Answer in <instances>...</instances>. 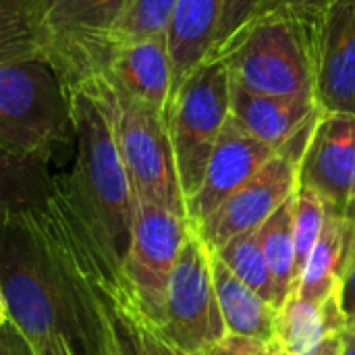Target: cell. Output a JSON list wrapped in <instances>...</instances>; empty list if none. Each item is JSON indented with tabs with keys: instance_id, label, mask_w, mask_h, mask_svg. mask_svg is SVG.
Here are the masks:
<instances>
[{
	"instance_id": "14",
	"label": "cell",
	"mask_w": 355,
	"mask_h": 355,
	"mask_svg": "<svg viewBox=\"0 0 355 355\" xmlns=\"http://www.w3.org/2000/svg\"><path fill=\"white\" fill-rule=\"evenodd\" d=\"M275 154L277 150L272 146L248 133L229 114V121L208 160L202 187L191 200H187V218L196 227L206 223Z\"/></svg>"
},
{
	"instance_id": "10",
	"label": "cell",
	"mask_w": 355,
	"mask_h": 355,
	"mask_svg": "<svg viewBox=\"0 0 355 355\" xmlns=\"http://www.w3.org/2000/svg\"><path fill=\"white\" fill-rule=\"evenodd\" d=\"M297 187L316 191L329 214L355 210V114L320 112L297 166Z\"/></svg>"
},
{
	"instance_id": "15",
	"label": "cell",
	"mask_w": 355,
	"mask_h": 355,
	"mask_svg": "<svg viewBox=\"0 0 355 355\" xmlns=\"http://www.w3.org/2000/svg\"><path fill=\"white\" fill-rule=\"evenodd\" d=\"M96 73L106 75L123 92L164 112L173 96L168 37L158 35L116 46Z\"/></svg>"
},
{
	"instance_id": "30",
	"label": "cell",
	"mask_w": 355,
	"mask_h": 355,
	"mask_svg": "<svg viewBox=\"0 0 355 355\" xmlns=\"http://www.w3.org/2000/svg\"><path fill=\"white\" fill-rule=\"evenodd\" d=\"M341 347H343V333L335 335V337H329L318 349H314L310 355H339Z\"/></svg>"
},
{
	"instance_id": "9",
	"label": "cell",
	"mask_w": 355,
	"mask_h": 355,
	"mask_svg": "<svg viewBox=\"0 0 355 355\" xmlns=\"http://www.w3.org/2000/svg\"><path fill=\"white\" fill-rule=\"evenodd\" d=\"M193 231L196 225L189 218L137 198L133 241L123 270L137 308L156 329L164 322L166 289L173 268Z\"/></svg>"
},
{
	"instance_id": "19",
	"label": "cell",
	"mask_w": 355,
	"mask_h": 355,
	"mask_svg": "<svg viewBox=\"0 0 355 355\" xmlns=\"http://www.w3.org/2000/svg\"><path fill=\"white\" fill-rule=\"evenodd\" d=\"M349 327L339 302V289L322 304L304 300L293 291L279 312L277 341L287 355H310L329 337L341 335Z\"/></svg>"
},
{
	"instance_id": "27",
	"label": "cell",
	"mask_w": 355,
	"mask_h": 355,
	"mask_svg": "<svg viewBox=\"0 0 355 355\" xmlns=\"http://www.w3.org/2000/svg\"><path fill=\"white\" fill-rule=\"evenodd\" d=\"M333 0H262L254 19L262 15H272V12H283V15H295L308 21H316Z\"/></svg>"
},
{
	"instance_id": "33",
	"label": "cell",
	"mask_w": 355,
	"mask_h": 355,
	"mask_svg": "<svg viewBox=\"0 0 355 355\" xmlns=\"http://www.w3.org/2000/svg\"><path fill=\"white\" fill-rule=\"evenodd\" d=\"M349 216H355V210H354V212H352V214H349Z\"/></svg>"
},
{
	"instance_id": "11",
	"label": "cell",
	"mask_w": 355,
	"mask_h": 355,
	"mask_svg": "<svg viewBox=\"0 0 355 355\" xmlns=\"http://www.w3.org/2000/svg\"><path fill=\"white\" fill-rule=\"evenodd\" d=\"M50 214L54 216V212ZM54 218L64 231L67 239L75 248L85 268L92 272L104 327L102 355H187L160 335L152 320L137 308L131 291L119 285L100 266L96 254L87 245H83L58 216Z\"/></svg>"
},
{
	"instance_id": "31",
	"label": "cell",
	"mask_w": 355,
	"mask_h": 355,
	"mask_svg": "<svg viewBox=\"0 0 355 355\" xmlns=\"http://www.w3.org/2000/svg\"><path fill=\"white\" fill-rule=\"evenodd\" d=\"M339 355H355V324H349L343 331V347Z\"/></svg>"
},
{
	"instance_id": "12",
	"label": "cell",
	"mask_w": 355,
	"mask_h": 355,
	"mask_svg": "<svg viewBox=\"0 0 355 355\" xmlns=\"http://www.w3.org/2000/svg\"><path fill=\"white\" fill-rule=\"evenodd\" d=\"M295 191L297 164L277 152L196 231L208 250H220L231 239L260 229Z\"/></svg>"
},
{
	"instance_id": "5",
	"label": "cell",
	"mask_w": 355,
	"mask_h": 355,
	"mask_svg": "<svg viewBox=\"0 0 355 355\" xmlns=\"http://www.w3.org/2000/svg\"><path fill=\"white\" fill-rule=\"evenodd\" d=\"M75 81L85 83L108 108L114 137L137 198L187 218V200L164 112L123 92L102 73H92Z\"/></svg>"
},
{
	"instance_id": "29",
	"label": "cell",
	"mask_w": 355,
	"mask_h": 355,
	"mask_svg": "<svg viewBox=\"0 0 355 355\" xmlns=\"http://www.w3.org/2000/svg\"><path fill=\"white\" fill-rule=\"evenodd\" d=\"M0 355H40L31 341L8 318L0 322Z\"/></svg>"
},
{
	"instance_id": "13",
	"label": "cell",
	"mask_w": 355,
	"mask_h": 355,
	"mask_svg": "<svg viewBox=\"0 0 355 355\" xmlns=\"http://www.w3.org/2000/svg\"><path fill=\"white\" fill-rule=\"evenodd\" d=\"M316 104L355 114V0H333L314 23Z\"/></svg>"
},
{
	"instance_id": "20",
	"label": "cell",
	"mask_w": 355,
	"mask_h": 355,
	"mask_svg": "<svg viewBox=\"0 0 355 355\" xmlns=\"http://www.w3.org/2000/svg\"><path fill=\"white\" fill-rule=\"evenodd\" d=\"M352 237L354 218L327 212L324 231L314 245L297 285V293L304 300L322 304L339 289V281L349 260Z\"/></svg>"
},
{
	"instance_id": "32",
	"label": "cell",
	"mask_w": 355,
	"mask_h": 355,
	"mask_svg": "<svg viewBox=\"0 0 355 355\" xmlns=\"http://www.w3.org/2000/svg\"><path fill=\"white\" fill-rule=\"evenodd\" d=\"M42 355H73V354H71L69 345H67L60 337H56V339H52V341L48 343L46 352H44Z\"/></svg>"
},
{
	"instance_id": "16",
	"label": "cell",
	"mask_w": 355,
	"mask_h": 355,
	"mask_svg": "<svg viewBox=\"0 0 355 355\" xmlns=\"http://www.w3.org/2000/svg\"><path fill=\"white\" fill-rule=\"evenodd\" d=\"M318 110L314 100L260 94L231 81V119L277 152Z\"/></svg>"
},
{
	"instance_id": "2",
	"label": "cell",
	"mask_w": 355,
	"mask_h": 355,
	"mask_svg": "<svg viewBox=\"0 0 355 355\" xmlns=\"http://www.w3.org/2000/svg\"><path fill=\"white\" fill-rule=\"evenodd\" d=\"M67 85L73 100L75 158L67 173L54 175L46 204L98 256L100 264L129 289L123 268L133 241L137 196L108 108L85 83Z\"/></svg>"
},
{
	"instance_id": "1",
	"label": "cell",
	"mask_w": 355,
	"mask_h": 355,
	"mask_svg": "<svg viewBox=\"0 0 355 355\" xmlns=\"http://www.w3.org/2000/svg\"><path fill=\"white\" fill-rule=\"evenodd\" d=\"M2 318L42 355L60 337L73 355H102L104 327L92 272L44 208L2 216Z\"/></svg>"
},
{
	"instance_id": "3",
	"label": "cell",
	"mask_w": 355,
	"mask_h": 355,
	"mask_svg": "<svg viewBox=\"0 0 355 355\" xmlns=\"http://www.w3.org/2000/svg\"><path fill=\"white\" fill-rule=\"evenodd\" d=\"M75 141L71 89L40 56L0 60V148L8 156L52 154Z\"/></svg>"
},
{
	"instance_id": "4",
	"label": "cell",
	"mask_w": 355,
	"mask_h": 355,
	"mask_svg": "<svg viewBox=\"0 0 355 355\" xmlns=\"http://www.w3.org/2000/svg\"><path fill=\"white\" fill-rule=\"evenodd\" d=\"M314 23L283 12L256 17L216 56L231 81L252 92L316 102Z\"/></svg>"
},
{
	"instance_id": "25",
	"label": "cell",
	"mask_w": 355,
	"mask_h": 355,
	"mask_svg": "<svg viewBox=\"0 0 355 355\" xmlns=\"http://www.w3.org/2000/svg\"><path fill=\"white\" fill-rule=\"evenodd\" d=\"M260 2L262 0H227L225 2V10H223V19H220V25H218L216 46H214L212 56H216L254 19Z\"/></svg>"
},
{
	"instance_id": "6",
	"label": "cell",
	"mask_w": 355,
	"mask_h": 355,
	"mask_svg": "<svg viewBox=\"0 0 355 355\" xmlns=\"http://www.w3.org/2000/svg\"><path fill=\"white\" fill-rule=\"evenodd\" d=\"M229 114L231 75L227 62L212 56L183 79L164 110L185 200L200 191Z\"/></svg>"
},
{
	"instance_id": "18",
	"label": "cell",
	"mask_w": 355,
	"mask_h": 355,
	"mask_svg": "<svg viewBox=\"0 0 355 355\" xmlns=\"http://www.w3.org/2000/svg\"><path fill=\"white\" fill-rule=\"evenodd\" d=\"M212 277L223 312L227 333L241 337H256L264 341H277L279 312L258 291L245 285L220 258L210 250Z\"/></svg>"
},
{
	"instance_id": "26",
	"label": "cell",
	"mask_w": 355,
	"mask_h": 355,
	"mask_svg": "<svg viewBox=\"0 0 355 355\" xmlns=\"http://www.w3.org/2000/svg\"><path fill=\"white\" fill-rule=\"evenodd\" d=\"M196 355H287L279 341H264L256 337H241L227 333L220 341Z\"/></svg>"
},
{
	"instance_id": "8",
	"label": "cell",
	"mask_w": 355,
	"mask_h": 355,
	"mask_svg": "<svg viewBox=\"0 0 355 355\" xmlns=\"http://www.w3.org/2000/svg\"><path fill=\"white\" fill-rule=\"evenodd\" d=\"M158 331L187 355L200 354L227 335L212 277L210 250L198 231L191 233L173 268L166 289L164 322Z\"/></svg>"
},
{
	"instance_id": "23",
	"label": "cell",
	"mask_w": 355,
	"mask_h": 355,
	"mask_svg": "<svg viewBox=\"0 0 355 355\" xmlns=\"http://www.w3.org/2000/svg\"><path fill=\"white\" fill-rule=\"evenodd\" d=\"M179 0H133L108 35V54L123 44L166 35ZM108 58V56H106Z\"/></svg>"
},
{
	"instance_id": "7",
	"label": "cell",
	"mask_w": 355,
	"mask_h": 355,
	"mask_svg": "<svg viewBox=\"0 0 355 355\" xmlns=\"http://www.w3.org/2000/svg\"><path fill=\"white\" fill-rule=\"evenodd\" d=\"M133 0H25L33 48L64 83L104 67L106 42Z\"/></svg>"
},
{
	"instance_id": "24",
	"label": "cell",
	"mask_w": 355,
	"mask_h": 355,
	"mask_svg": "<svg viewBox=\"0 0 355 355\" xmlns=\"http://www.w3.org/2000/svg\"><path fill=\"white\" fill-rule=\"evenodd\" d=\"M327 223V206L322 198L308 189L297 187L293 193V235H295V264H297V283L304 275V268L310 260L314 245L318 243Z\"/></svg>"
},
{
	"instance_id": "22",
	"label": "cell",
	"mask_w": 355,
	"mask_h": 355,
	"mask_svg": "<svg viewBox=\"0 0 355 355\" xmlns=\"http://www.w3.org/2000/svg\"><path fill=\"white\" fill-rule=\"evenodd\" d=\"M214 252L245 285H250L254 291H258L277 310H281L285 306V302L275 285V279L270 275L264 250H262L260 229L248 231Z\"/></svg>"
},
{
	"instance_id": "17",
	"label": "cell",
	"mask_w": 355,
	"mask_h": 355,
	"mask_svg": "<svg viewBox=\"0 0 355 355\" xmlns=\"http://www.w3.org/2000/svg\"><path fill=\"white\" fill-rule=\"evenodd\" d=\"M225 2L227 0H179L166 33L173 60V92L193 69L212 56Z\"/></svg>"
},
{
	"instance_id": "28",
	"label": "cell",
	"mask_w": 355,
	"mask_h": 355,
	"mask_svg": "<svg viewBox=\"0 0 355 355\" xmlns=\"http://www.w3.org/2000/svg\"><path fill=\"white\" fill-rule=\"evenodd\" d=\"M352 218H354V237L349 243V260L339 281V302L347 316V322L355 324V216Z\"/></svg>"
},
{
	"instance_id": "21",
	"label": "cell",
	"mask_w": 355,
	"mask_h": 355,
	"mask_svg": "<svg viewBox=\"0 0 355 355\" xmlns=\"http://www.w3.org/2000/svg\"><path fill=\"white\" fill-rule=\"evenodd\" d=\"M262 250L275 279V285L287 302L297 291V264H295V235H293V196L260 227Z\"/></svg>"
}]
</instances>
